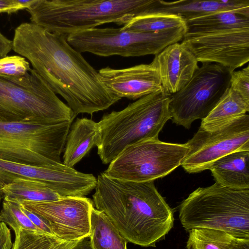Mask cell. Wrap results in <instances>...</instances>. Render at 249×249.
Here are the masks:
<instances>
[{
    "label": "cell",
    "instance_id": "7",
    "mask_svg": "<svg viewBox=\"0 0 249 249\" xmlns=\"http://www.w3.org/2000/svg\"><path fill=\"white\" fill-rule=\"evenodd\" d=\"M72 123L0 121V159L38 166L61 163L60 156Z\"/></svg>",
    "mask_w": 249,
    "mask_h": 249
},
{
    "label": "cell",
    "instance_id": "27",
    "mask_svg": "<svg viewBox=\"0 0 249 249\" xmlns=\"http://www.w3.org/2000/svg\"><path fill=\"white\" fill-rule=\"evenodd\" d=\"M0 221L8 224L15 234L21 229L46 234L32 222L17 201L3 199L2 209L0 211Z\"/></svg>",
    "mask_w": 249,
    "mask_h": 249
},
{
    "label": "cell",
    "instance_id": "14",
    "mask_svg": "<svg viewBox=\"0 0 249 249\" xmlns=\"http://www.w3.org/2000/svg\"><path fill=\"white\" fill-rule=\"evenodd\" d=\"M181 43L198 62L218 64L231 72L249 61V28L185 34Z\"/></svg>",
    "mask_w": 249,
    "mask_h": 249
},
{
    "label": "cell",
    "instance_id": "6",
    "mask_svg": "<svg viewBox=\"0 0 249 249\" xmlns=\"http://www.w3.org/2000/svg\"><path fill=\"white\" fill-rule=\"evenodd\" d=\"M76 116L33 69L23 76L0 75V121L52 124Z\"/></svg>",
    "mask_w": 249,
    "mask_h": 249
},
{
    "label": "cell",
    "instance_id": "10",
    "mask_svg": "<svg viewBox=\"0 0 249 249\" xmlns=\"http://www.w3.org/2000/svg\"><path fill=\"white\" fill-rule=\"evenodd\" d=\"M231 71L213 63H202L190 80L179 91L171 94V119L189 128L192 123L205 118L230 88Z\"/></svg>",
    "mask_w": 249,
    "mask_h": 249
},
{
    "label": "cell",
    "instance_id": "19",
    "mask_svg": "<svg viewBox=\"0 0 249 249\" xmlns=\"http://www.w3.org/2000/svg\"><path fill=\"white\" fill-rule=\"evenodd\" d=\"M98 133V123L86 118H77L67 137L62 163L73 168L96 145Z\"/></svg>",
    "mask_w": 249,
    "mask_h": 249
},
{
    "label": "cell",
    "instance_id": "36",
    "mask_svg": "<svg viewBox=\"0 0 249 249\" xmlns=\"http://www.w3.org/2000/svg\"></svg>",
    "mask_w": 249,
    "mask_h": 249
},
{
    "label": "cell",
    "instance_id": "12",
    "mask_svg": "<svg viewBox=\"0 0 249 249\" xmlns=\"http://www.w3.org/2000/svg\"><path fill=\"white\" fill-rule=\"evenodd\" d=\"M16 178L43 182L61 196H85L95 189L97 182L92 174L80 172L62 162L38 166L0 159V193L3 186Z\"/></svg>",
    "mask_w": 249,
    "mask_h": 249
},
{
    "label": "cell",
    "instance_id": "25",
    "mask_svg": "<svg viewBox=\"0 0 249 249\" xmlns=\"http://www.w3.org/2000/svg\"><path fill=\"white\" fill-rule=\"evenodd\" d=\"M78 241H63L53 236L20 229L11 249H71Z\"/></svg>",
    "mask_w": 249,
    "mask_h": 249
},
{
    "label": "cell",
    "instance_id": "16",
    "mask_svg": "<svg viewBox=\"0 0 249 249\" xmlns=\"http://www.w3.org/2000/svg\"><path fill=\"white\" fill-rule=\"evenodd\" d=\"M151 62L157 68L163 89L170 95L180 90L199 67L196 56L181 42L167 46Z\"/></svg>",
    "mask_w": 249,
    "mask_h": 249
},
{
    "label": "cell",
    "instance_id": "3",
    "mask_svg": "<svg viewBox=\"0 0 249 249\" xmlns=\"http://www.w3.org/2000/svg\"><path fill=\"white\" fill-rule=\"evenodd\" d=\"M157 0H34L26 9L31 22L68 36L106 23L124 26L148 14Z\"/></svg>",
    "mask_w": 249,
    "mask_h": 249
},
{
    "label": "cell",
    "instance_id": "20",
    "mask_svg": "<svg viewBox=\"0 0 249 249\" xmlns=\"http://www.w3.org/2000/svg\"><path fill=\"white\" fill-rule=\"evenodd\" d=\"M184 20L185 34L188 35L205 34L249 28V18L231 12H216Z\"/></svg>",
    "mask_w": 249,
    "mask_h": 249
},
{
    "label": "cell",
    "instance_id": "31",
    "mask_svg": "<svg viewBox=\"0 0 249 249\" xmlns=\"http://www.w3.org/2000/svg\"><path fill=\"white\" fill-rule=\"evenodd\" d=\"M12 242L11 231L6 224L0 222V249H11Z\"/></svg>",
    "mask_w": 249,
    "mask_h": 249
},
{
    "label": "cell",
    "instance_id": "17",
    "mask_svg": "<svg viewBox=\"0 0 249 249\" xmlns=\"http://www.w3.org/2000/svg\"><path fill=\"white\" fill-rule=\"evenodd\" d=\"M219 12H233L249 18V0H157L148 14H172L187 19Z\"/></svg>",
    "mask_w": 249,
    "mask_h": 249
},
{
    "label": "cell",
    "instance_id": "22",
    "mask_svg": "<svg viewBox=\"0 0 249 249\" xmlns=\"http://www.w3.org/2000/svg\"><path fill=\"white\" fill-rule=\"evenodd\" d=\"M2 199L18 202H48L58 200L61 197L46 184L36 180L16 178L1 189Z\"/></svg>",
    "mask_w": 249,
    "mask_h": 249
},
{
    "label": "cell",
    "instance_id": "21",
    "mask_svg": "<svg viewBox=\"0 0 249 249\" xmlns=\"http://www.w3.org/2000/svg\"><path fill=\"white\" fill-rule=\"evenodd\" d=\"M249 103L229 88L209 115L202 120L205 130L218 129L249 112Z\"/></svg>",
    "mask_w": 249,
    "mask_h": 249
},
{
    "label": "cell",
    "instance_id": "8",
    "mask_svg": "<svg viewBox=\"0 0 249 249\" xmlns=\"http://www.w3.org/2000/svg\"><path fill=\"white\" fill-rule=\"evenodd\" d=\"M185 27L158 33L123 30L121 28H94L67 36L68 43L80 52L108 57L156 55L167 46L182 40Z\"/></svg>",
    "mask_w": 249,
    "mask_h": 249
},
{
    "label": "cell",
    "instance_id": "29",
    "mask_svg": "<svg viewBox=\"0 0 249 249\" xmlns=\"http://www.w3.org/2000/svg\"><path fill=\"white\" fill-rule=\"evenodd\" d=\"M230 88L249 103V66L231 72Z\"/></svg>",
    "mask_w": 249,
    "mask_h": 249
},
{
    "label": "cell",
    "instance_id": "18",
    "mask_svg": "<svg viewBox=\"0 0 249 249\" xmlns=\"http://www.w3.org/2000/svg\"><path fill=\"white\" fill-rule=\"evenodd\" d=\"M209 169L215 182L222 186L249 189V150L228 154L214 162Z\"/></svg>",
    "mask_w": 249,
    "mask_h": 249
},
{
    "label": "cell",
    "instance_id": "4",
    "mask_svg": "<svg viewBox=\"0 0 249 249\" xmlns=\"http://www.w3.org/2000/svg\"><path fill=\"white\" fill-rule=\"evenodd\" d=\"M170 96L162 89L138 99L121 110L105 114L98 122L96 144L102 163L109 164L128 145L158 139L165 124L171 119Z\"/></svg>",
    "mask_w": 249,
    "mask_h": 249
},
{
    "label": "cell",
    "instance_id": "13",
    "mask_svg": "<svg viewBox=\"0 0 249 249\" xmlns=\"http://www.w3.org/2000/svg\"><path fill=\"white\" fill-rule=\"evenodd\" d=\"M19 203L42 218L53 235L60 240L79 241L90 235V213L94 206L89 198L62 196L52 201Z\"/></svg>",
    "mask_w": 249,
    "mask_h": 249
},
{
    "label": "cell",
    "instance_id": "28",
    "mask_svg": "<svg viewBox=\"0 0 249 249\" xmlns=\"http://www.w3.org/2000/svg\"><path fill=\"white\" fill-rule=\"evenodd\" d=\"M31 69L29 63L22 56L7 55L0 58V75L23 76Z\"/></svg>",
    "mask_w": 249,
    "mask_h": 249
},
{
    "label": "cell",
    "instance_id": "30",
    "mask_svg": "<svg viewBox=\"0 0 249 249\" xmlns=\"http://www.w3.org/2000/svg\"><path fill=\"white\" fill-rule=\"evenodd\" d=\"M24 9H26V7L19 0H0V14H10Z\"/></svg>",
    "mask_w": 249,
    "mask_h": 249
},
{
    "label": "cell",
    "instance_id": "2",
    "mask_svg": "<svg viewBox=\"0 0 249 249\" xmlns=\"http://www.w3.org/2000/svg\"><path fill=\"white\" fill-rule=\"evenodd\" d=\"M95 189V208L107 215L127 242L155 247L173 227V211L154 181L121 180L102 173Z\"/></svg>",
    "mask_w": 249,
    "mask_h": 249
},
{
    "label": "cell",
    "instance_id": "9",
    "mask_svg": "<svg viewBox=\"0 0 249 249\" xmlns=\"http://www.w3.org/2000/svg\"><path fill=\"white\" fill-rule=\"evenodd\" d=\"M188 150L185 143L163 142L159 139L141 141L126 147L103 173L121 180L154 181L181 165Z\"/></svg>",
    "mask_w": 249,
    "mask_h": 249
},
{
    "label": "cell",
    "instance_id": "15",
    "mask_svg": "<svg viewBox=\"0 0 249 249\" xmlns=\"http://www.w3.org/2000/svg\"><path fill=\"white\" fill-rule=\"evenodd\" d=\"M98 72L106 88L120 99L136 100L163 89L157 68L152 62L119 69L107 67Z\"/></svg>",
    "mask_w": 249,
    "mask_h": 249
},
{
    "label": "cell",
    "instance_id": "26",
    "mask_svg": "<svg viewBox=\"0 0 249 249\" xmlns=\"http://www.w3.org/2000/svg\"><path fill=\"white\" fill-rule=\"evenodd\" d=\"M188 232L187 249H231L232 236L223 231L194 229Z\"/></svg>",
    "mask_w": 249,
    "mask_h": 249
},
{
    "label": "cell",
    "instance_id": "35",
    "mask_svg": "<svg viewBox=\"0 0 249 249\" xmlns=\"http://www.w3.org/2000/svg\"><path fill=\"white\" fill-rule=\"evenodd\" d=\"M71 249H93L91 246L89 237L79 240Z\"/></svg>",
    "mask_w": 249,
    "mask_h": 249
},
{
    "label": "cell",
    "instance_id": "33",
    "mask_svg": "<svg viewBox=\"0 0 249 249\" xmlns=\"http://www.w3.org/2000/svg\"><path fill=\"white\" fill-rule=\"evenodd\" d=\"M13 41L0 32V58L5 57L12 50Z\"/></svg>",
    "mask_w": 249,
    "mask_h": 249
},
{
    "label": "cell",
    "instance_id": "11",
    "mask_svg": "<svg viewBox=\"0 0 249 249\" xmlns=\"http://www.w3.org/2000/svg\"><path fill=\"white\" fill-rule=\"evenodd\" d=\"M186 145L189 148L181 165L188 173L209 169L219 159L231 153L249 150V116L245 114L213 131L199 127Z\"/></svg>",
    "mask_w": 249,
    "mask_h": 249
},
{
    "label": "cell",
    "instance_id": "5",
    "mask_svg": "<svg viewBox=\"0 0 249 249\" xmlns=\"http://www.w3.org/2000/svg\"><path fill=\"white\" fill-rule=\"evenodd\" d=\"M178 211L180 223L188 231L213 229L249 239V189H231L216 182L199 187L181 203Z\"/></svg>",
    "mask_w": 249,
    "mask_h": 249
},
{
    "label": "cell",
    "instance_id": "23",
    "mask_svg": "<svg viewBox=\"0 0 249 249\" xmlns=\"http://www.w3.org/2000/svg\"><path fill=\"white\" fill-rule=\"evenodd\" d=\"M93 249H127V240L103 212L93 207L90 213V234Z\"/></svg>",
    "mask_w": 249,
    "mask_h": 249
},
{
    "label": "cell",
    "instance_id": "1",
    "mask_svg": "<svg viewBox=\"0 0 249 249\" xmlns=\"http://www.w3.org/2000/svg\"><path fill=\"white\" fill-rule=\"evenodd\" d=\"M67 36L24 22L15 30L12 50L28 60L76 115L107 109L121 99L108 91L98 71L68 43Z\"/></svg>",
    "mask_w": 249,
    "mask_h": 249
},
{
    "label": "cell",
    "instance_id": "34",
    "mask_svg": "<svg viewBox=\"0 0 249 249\" xmlns=\"http://www.w3.org/2000/svg\"><path fill=\"white\" fill-rule=\"evenodd\" d=\"M231 249H249V239L232 236Z\"/></svg>",
    "mask_w": 249,
    "mask_h": 249
},
{
    "label": "cell",
    "instance_id": "24",
    "mask_svg": "<svg viewBox=\"0 0 249 249\" xmlns=\"http://www.w3.org/2000/svg\"><path fill=\"white\" fill-rule=\"evenodd\" d=\"M179 27H185V21L182 17L155 13L137 16L121 28L130 31L158 33Z\"/></svg>",
    "mask_w": 249,
    "mask_h": 249
},
{
    "label": "cell",
    "instance_id": "32",
    "mask_svg": "<svg viewBox=\"0 0 249 249\" xmlns=\"http://www.w3.org/2000/svg\"><path fill=\"white\" fill-rule=\"evenodd\" d=\"M21 207L24 213L28 216L32 222L37 227L45 233L50 235L53 236L50 229L42 218L35 213L25 209L22 206Z\"/></svg>",
    "mask_w": 249,
    "mask_h": 249
}]
</instances>
